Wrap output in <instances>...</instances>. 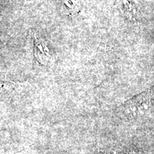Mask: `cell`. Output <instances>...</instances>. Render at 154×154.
I'll use <instances>...</instances> for the list:
<instances>
[{"label":"cell","instance_id":"1","mask_svg":"<svg viewBox=\"0 0 154 154\" xmlns=\"http://www.w3.org/2000/svg\"><path fill=\"white\" fill-rule=\"evenodd\" d=\"M34 56L38 63L45 64L50 58L49 51L47 45L39 37L34 36Z\"/></svg>","mask_w":154,"mask_h":154},{"label":"cell","instance_id":"2","mask_svg":"<svg viewBox=\"0 0 154 154\" xmlns=\"http://www.w3.org/2000/svg\"><path fill=\"white\" fill-rule=\"evenodd\" d=\"M63 5L67 13L71 16H74L79 10L80 0H63Z\"/></svg>","mask_w":154,"mask_h":154}]
</instances>
